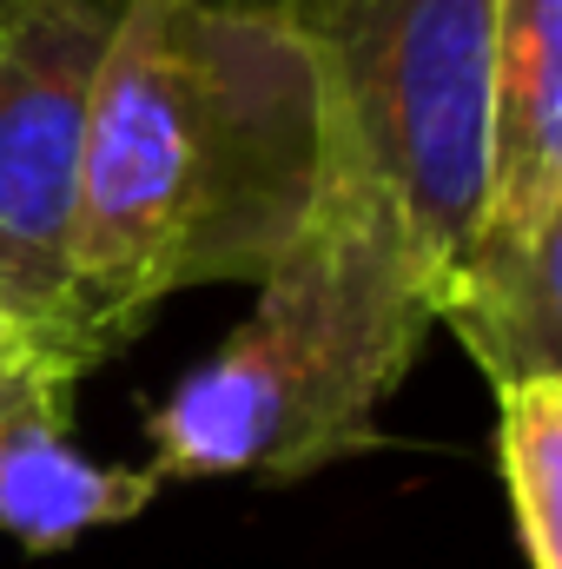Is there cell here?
Instances as JSON below:
<instances>
[{
	"label": "cell",
	"instance_id": "cell-10",
	"mask_svg": "<svg viewBox=\"0 0 562 569\" xmlns=\"http://www.w3.org/2000/svg\"><path fill=\"white\" fill-rule=\"evenodd\" d=\"M0 305H7V291H0Z\"/></svg>",
	"mask_w": 562,
	"mask_h": 569
},
{
	"label": "cell",
	"instance_id": "cell-4",
	"mask_svg": "<svg viewBox=\"0 0 562 569\" xmlns=\"http://www.w3.org/2000/svg\"><path fill=\"white\" fill-rule=\"evenodd\" d=\"M120 0H0V291L67 318L80 146Z\"/></svg>",
	"mask_w": 562,
	"mask_h": 569
},
{
	"label": "cell",
	"instance_id": "cell-2",
	"mask_svg": "<svg viewBox=\"0 0 562 569\" xmlns=\"http://www.w3.org/2000/svg\"><path fill=\"white\" fill-rule=\"evenodd\" d=\"M436 331V284L344 127L324 113V166L304 226L259 279L252 318L152 411L159 483H304L384 443L378 411Z\"/></svg>",
	"mask_w": 562,
	"mask_h": 569
},
{
	"label": "cell",
	"instance_id": "cell-1",
	"mask_svg": "<svg viewBox=\"0 0 562 569\" xmlns=\"http://www.w3.org/2000/svg\"><path fill=\"white\" fill-rule=\"evenodd\" d=\"M318 166L324 80L284 0H120L73 186L67 325L113 358L172 291L259 284Z\"/></svg>",
	"mask_w": 562,
	"mask_h": 569
},
{
	"label": "cell",
	"instance_id": "cell-9",
	"mask_svg": "<svg viewBox=\"0 0 562 569\" xmlns=\"http://www.w3.org/2000/svg\"><path fill=\"white\" fill-rule=\"evenodd\" d=\"M93 365H107L67 318L13 311L0 305V425L40 391V385H80Z\"/></svg>",
	"mask_w": 562,
	"mask_h": 569
},
{
	"label": "cell",
	"instance_id": "cell-3",
	"mask_svg": "<svg viewBox=\"0 0 562 569\" xmlns=\"http://www.w3.org/2000/svg\"><path fill=\"white\" fill-rule=\"evenodd\" d=\"M324 113L391 192L430 284L483 212V100L496 0H284Z\"/></svg>",
	"mask_w": 562,
	"mask_h": 569
},
{
	"label": "cell",
	"instance_id": "cell-5",
	"mask_svg": "<svg viewBox=\"0 0 562 569\" xmlns=\"http://www.w3.org/2000/svg\"><path fill=\"white\" fill-rule=\"evenodd\" d=\"M476 226H562V0H496Z\"/></svg>",
	"mask_w": 562,
	"mask_h": 569
},
{
	"label": "cell",
	"instance_id": "cell-6",
	"mask_svg": "<svg viewBox=\"0 0 562 569\" xmlns=\"http://www.w3.org/2000/svg\"><path fill=\"white\" fill-rule=\"evenodd\" d=\"M436 325L496 385L562 371V226H470L436 279Z\"/></svg>",
	"mask_w": 562,
	"mask_h": 569
},
{
	"label": "cell",
	"instance_id": "cell-8",
	"mask_svg": "<svg viewBox=\"0 0 562 569\" xmlns=\"http://www.w3.org/2000/svg\"><path fill=\"white\" fill-rule=\"evenodd\" d=\"M496 477L530 569H562V371L496 385Z\"/></svg>",
	"mask_w": 562,
	"mask_h": 569
},
{
	"label": "cell",
	"instance_id": "cell-7",
	"mask_svg": "<svg viewBox=\"0 0 562 569\" xmlns=\"http://www.w3.org/2000/svg\"><path fill=\"white\" fill-rule=\"evenodd\" d=\"M73 391L80 385H40L0 425V530L27 557H53L87 530L133 523L159 497L152 470L100 463L73 443Z\"/></svg>",
	"mask_w": 562,
	"mask_h": 569
}]
</instances>
